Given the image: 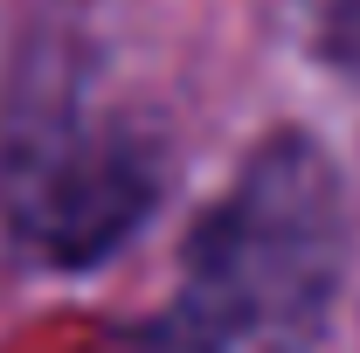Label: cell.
I'll use <instances>...</instances> for the list:
<instances>
[{
	"instance_id": "2",
	"label": "cell",
	"mask_w": 360,
	"mask_h": 353,
	"mask_svg": "<svg viewBox=\"0 0 360 353\" xmlns=\"http://www.w3.org/2000/svg\"><path fill=\"white\" fill-rule=\"evenodd\" d=\"M160 139L97 90L77 49L28 42L0 97V229L35 264L111 257L160 201Z\"/></svg>"
},
{
	"instance_id": "3",
	"label": "cell",
	"mask_w": 360,
	"mask_h": 353,
	"mask_svg": "<svg viewBox=\"0 0 360 353\" xmlns=\"http://www.w3.org/2000/svg\"><path fill=\"white\" fill-rule=\"evenodd\" d=\"M319 49H326V63L360 84V0H326V14H319Z\"/></svg>"
},
{
	"instance_id": "1",
	"label": "cell",
	"mask_w": 360,
	"mask_h": 353,
	"mask_svg": "<svg viewBox=\"0 0 360 353\" xmlns=\"http://www.w3.org/2000/svg\"><path fill=\"white\" fill-rule=\"evenodd\" d=\"M347 270V187L305 132L264 139L187 236L146 353H312Z\"/></svg>"
}]
</instances>
